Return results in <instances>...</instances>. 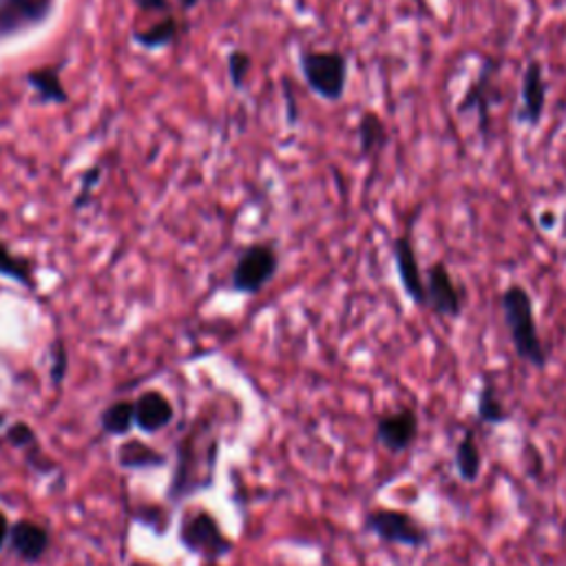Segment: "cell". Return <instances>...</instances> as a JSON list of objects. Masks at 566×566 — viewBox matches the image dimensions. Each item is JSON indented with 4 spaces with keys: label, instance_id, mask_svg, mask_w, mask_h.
I'll list each match as a JSON object with an SVG mask.
<instances>
[{
    "label": "cell",
    "instance_id": "cell-16",
    "mask_svg": "<svg viewBox=\"0 0 566 566\" xmlns=\"http://www.w3.org/2000/svg\"><path fill=\"white\" fill-rule=\"evenodd\" d=\"M482 450L476 441V434L467 430L454 447V469L465 484H476L482 476Z\"/></svg>",
    "mask_w": 566,
    "mask_h": 566
},
{
    "label": "cell",
    "instance_id": "cell-30",
    "mask_svg": "<svg viewBox=\"0 0 566 566\" xmlns=\"http://www.w3.org/2000/svg\"><path fill=\"white\" fill-rule=\"evenodd\" d=\"M128 566H151V564H145V562H133V564H128Z\"/></svg>",
    "mask_w": 566,
    "mask_h": 566
},
{
    "label": "cell",
    "instance_id": "cell-23",
    "mask_svg": "<svg viewBox=\"0 0 566 566\" xmlns=\"http://www.w3.org/2000/svg\"><path fill=\"white\" fill-rule=\"evenodd\" d=\"M250 69H253V58L246 51L237 49V51H233L229 56V76H231L235 89L244 87V83H246V78L250 74Z\"/></svg>",
    "mask_w": 566,
    "mask_h": 566
},
{
    "label": "cell",
    "instance_id": "cell-11",
    "mask_svg": "<svg viewBox=\"0 0 566 566\" xmlns=\"http://www.w3.org/2000/svg\"><path fill=\"white\" fill-rule=\"evenodd\" d=\"M175 418L173 403L158 390L142 392L135 401V428L145 434L167 430Z\"/></svg>",
    "mask_w": 566,
    "mask_h": 566
},
{
    "label": "cell",
    "instance_id": "cell-19",
    "mask_svg": "<svg viewBox=\"0 0 566 566\" xmlns=\"http://www.w3.org/2000/svg\"><path fill=\"white\" fill-rule=\"evenodd\" d=\"M27 85L38 94V98L42 102H51V104H64L69 100L66 89L62 87L58 69L51 66H42V69H34L27 74Z\"/></svg>",
    "mask_w": 566,
    "mask_h": 566
},
{
    "label": "cell",
    "instance_id": "cell-12",
    "mask_svg": "<svg viewBox=\"0 0 566 566\" xmlns=\"http://www.w3.org/2000/svg\"><path fill=\"white\" fill-rule=\"evenodd\" d=\"M520 96H522V107L518 120L529 126L540 124L546 109V81H544L542 64L538 60H529L525 66Z\"/></svg>",
    "mask_w": 566,
    "mask_h": 566
},
{
    "label": "cell",
    "instance_id": "cell-8",
    "mask_svg": "<svg viewBox=\"0 0 566 566\" xmlns=\"http://www.w3.org/2000/svg\"><path fill=\"white\" fill-rule=\"evenodd\" d=\"M424 288H428V308L443 319H458L465 310V293L454 281L447 263L436 261L424 274Z\"/></svg>",
    "mask_w": 566,
    "mask_h": 566
},
{
    "label": "cell",
    "instance_id": "cell-22",
    "mask_svg": "<svg viewBox=\"0 0 566 566\" xmlns=\"http://www.w3.org/2000/svg\"><path fill=\"white\" fill-rule=\"evenodd\" d=\"M177 29H180L177 21L169 14V16H162V19H160L156 25H151L149 29L135 32V34H133V40H135L139 47H145V49L167 47V45H171V42L177 38Z\"/></svg>",
    "mask_w": 566,
    "mask_h": 566
},
{
    "label": "cell",
    "instance_id": "cell-28",
    "mask_svg": "<svg viewBox=\"0 0 566 566\" xmlns=\"http://www.w3.org/2000/svg\"><path fill=\"white\" fill-rule=\"evenodd\" d=\"M197 3H199V0H180V5H182L184 10H193Z\"/></svg>",
    "mask_w": 566,
    "mask_h": 566
},
{
    "label": "cell",
    "instance_id": "cell-18",
    "mask_svg": "<svg viewBox=\"0 0 566 566\" xmlns=\"http://www.w3.org/2000/svg\"><path fill=\"white\" fill-rule=\"evenodd\" d=\"M135 428V401H115L100 414V430L107 436H128Z\"/></svg>",
    "mask_w": 566,
    "mask_h": 566
},
{
    "label": "cell",
    "instance_id": "cell-2",
    "mask_svg": "<svg viewBox=\"0 0 566 566\" xmlns=\"http://www.w3.org/2000/svg\"><path fill=\"white\" fill-rule=\"evenodd\" d=\"M501 306L518 359L536 370H544L549 366V352L538 330L533 299L529 291L520 286V283H509L503 293Z\"/></svg>",
    "mask_w": 566,
    "mask_h": 566
},
{
    "label": "cell",
    "instance_id": "cell-15",
    "mask_svg": "<svg viewBox=\"0 0 566 566\" xmlns=\"http://www.w3.org/2000/svg\"><path fill=\"white\" fill-rule=\"evenodd\" d=\"M115 460L126 471H147V469H160L167 467L169 458L160 450L147 445L139 439H128L118 445Z\"/></svg>",
    "mask_w": 566,
    "mask_h": 566
},
{
    "label": "cell",
    "instance_id": "cell-32",
    "mask_svg": "<svg viewBox=\"0 0 566 566\" xmlns=\"http://www.w3.org/2000/svg\"><path fill=\"white\" fill-rule=\"evenodd\" d=\"M414 3H416V5H420V8L424 5V3H422V0H414Z\"/></svg>",
    "mask_w": 566,
    "mask_h": 566
},
{
    "label": "cell",
    "instance_id": "cell-4",
    "mask_svg": "<svg viewBox=\"0 0 566 566\" xmlns=\"http://www.w3.org/2000/svg\"><path fill=\"white\" fill-rule=\"evenodd\" d=\"M180 544L204 562H220L231 555L235 542L222 531L218 518L206 509L186 514L180 525Z\"/></svg>",
    "mask_w": 566,
    "mask_h": 566
},
{
    "label": "cell",
    "instance_id": "cell-25",
    "mask_svg": "<svg viewBox=\"0 0 566 566\" xmlns=\"http://www.w3.org/2000/svg\"><path fill=\"white\" fill-rule=\"evenodd\" d=\"M100 169H91V171H87L85 175H83V195L76 199V206H85V201H87V195L94 190V186H96V180H100Z\"/></svg>",
    "mask_w": 566,
    "mask_h": 566
},
{
    "label": "cell",
    "instance_id": "cell-5",
    "mask_svg": "<svg viewBox=\"0 0 566 566\" xmlns=\"http://www.w3.org/2000/svg\"><path fill=\"white\" fill-rule=\"evenodd\" d=\"M302 74L317 96L336 102L347 85V58L339 51H306L302 56Z\"/></svg>",
    "mask_w": 566,
    "mask_h": 566
},
{
    "label": "cell",
    "instance_id": "cell-1",
    "mask_svg": "<svg viewBox=\"0 0 566 566\" xmlns=\"http://www.w3.org/2000/svg\"><path fill=\"white\" fill-rule=\"evenodd\" d=\"M218 450L220 443L210 434V424L195 422V428L177 445V465L169 487V499L173 503H182L184 499H190L193 493L212 484Z\"/></svg>",
    "mask_w": 566,
    "mask_h": 566
},
{
    "label": "cell",
    "instance_id": "cell-3",
    "mask_svg": "<svg viewBox=\"0 0 566 566\" xmlns=\"http://www.w3.org/2000/svg\"><path fill=\"white\" fill-rule=\"evenodd\" d=\"M364 531L387 546L428 549L432 544V529L416 516L396 507H374L364 516Z\"/></svg>",
    "mask_w": 566,
    "mask_h": 566
},
{
    "label": "cell",
    "instance_id": "cell-14",
    "mask_svg": "<svg viewBox=\"0 0 566 566\" xmlns=\"http://www.w3.org/2000/svg\"><path fill=\"white\" fill-rule=\"evenodd\" d=\"M5 443H8L10 447L23 452L27 465H29L36 473H40V476H49L51 471L58 469V465H56L51 458H47V454L42 452L40 441H38V434H36V430L32 428L29 422H25V420H14V422L10 424V428H8V432H5Z\"/></svg>",
    "mask_w": 566,
    "mask_h": 566
},
{
    "label": "cell",
    "instance_id": "cell-6",
    "mask_svg": "<svg viewBox=\"0 0 566 566\" xmlns=\"http://www.w3.org/2000/svg\"><path fill=\"white\" fill-rule=\"evenodd\" d=\"M279 257L272 246L255 244L242 253L233 270V291L242 295H257L274 279Z\"/></svg>",
    "mask_w": 566,
    "mask_h": 566
},
{
    "label": "cell",
    "instance_id": "cell-9",
    "mask_svg": "<svg viewBox=\"0 0 566 566\" xmlns=\"http://www.w3.org/2000/svg\"><path fill=\"white\" fill-rule=\"evenodd\" d=\"M392 253H394L396 272H398L405 295L418 308H428V288H424V279L420 274V266H418V257H416V248H414L409 231H405L403 235H398L394 239Z\"/></svg>",
    "mask_w": 566,
    "mask_h": 566
},
{
    "label": "cell",
    "instance_id": "cell-13",
    "mask_svg": "<svg viewBox=\"0 0 566 566\" xmlns=\"http://www.w3.org/2000/svg\"><path fill=\"white\" fill-rule=\"evenodd\" d=\"M493 69H495V62L493 60H487L480 69V74L476 78V83L469 87V91L465 94V100L458 104V113H469V111H476L478 118H480V133L487 137L489 135V109L491 104L499 100V91H495L493 87Z\"/></svg>",
    "mask_w": 566,
    "mask_h": 566
},
{
    "label": "cell",
    "instance_id": "cell-26",
    "mask_svg": "<svg viewBox=\"0 0 566 566\" xmlns=\"http://www.w3.org/2000/svg\"><path fill=\"white\" fill-rule=\"evenodd\" d=\"M133 3L142 12H162L164 16H169V10H171L169 0H133Z\"/></svg>",
    "mask_w": 566,
    "mask_h": 566
},
{
    "label": "cell",
    "instance_id": "cell-29",
    "mask_svg": "<svg viewBox=\"0 0 566 566\" xmlns=\"http://www.w3.org/2000/svg\"><path fill=\"white\" fill-rule=\"evenodd\" d=\"M5 424H8V416H5L3 411H0V432H3Z\"/></svg>",
    "mask_w": 566,
    "mask_h": 566
},
{
    "label": "cell",
    "instance_id": "cell-17",
    "mask_svg": "<svg viewBox=\"0 0 566 566\" xmlns=\"http://www.w3.org/2000/svg\"><path fill=\"white\" fill-rule=\"evenodd\" d=\"M476 418H478L480 424H489V428H501V424L512 420V414L505 407L501 392L491 379H482V385L478 390Z\"/></svg>",
    "mask_w": 566,
    "mask_h": 566
},
{
    "label": "cell",
    "instance_id": "cell-10",
    "mask_svg": "<svg viewBox=\"0 0 566 566\" xmlns=\"http://www.w3.org/2000/svg\"><path fill=\"white\" fill-rule=\"evenodd\" d=\"M8 546L21 562L38 564L51 546V533L34 520H16L12 522Z\"/></svg>",
    "mask_w": 566,
    "mask_h": 566
},
{
    "label": "cell",
    "instance_id": "cell-31",
    "mask_svg": "<svg viewBox=\"0 0 566 566\" xmlns=\"http://www.w3.org/2000/svg\"><path fill=\"white\" fill-rule=\"evenodd\" d=\"M204 566H218V562H204Z\"/></svg>",
    "mask_w": 566,
    "mask_h": 566
},
{
    "label": "cell",
    "instance_id": "cell-7",
    "mask_svg": "<svg viewBox=\"0 0 566 566\" xmlns=\"http://www.w3.org/2000/svg\"><path fill=\"white\" fill-rule=\"evenodd\" d=\"M418 432H420V418L416 409L407 405L396 411L381 414L374 424L377 443L394 456L409 452L418 439Z\"/></svg>",
    "mask_w": 566,
    "mask_h": 566
},
{
    "label": "cell",
    "instance_id": "cell-27",
    "mask_svg": "<svg viewBox=\"0 0 566 566\" xmlns=\"http://www.w3.org/2000/svg\"><path fill=\"white\" fill-rule=\"evenodd\" d=\"M10 529H12L10 518L3 512H0V551H3L10 542Z\"/></svg>",
    "mask_w": 566,
    "mask_h": 566
},
{
    "label": "cell",
    "instance_id": "cell-20",
    "mask_svg": "<svg viewBox=\"0 0 566 566\" xmlns=\"http://www.w3.org/2000/svg\"><path fill=\"white\" fill-rule=\"evenodd\" d=\"M0 276H8L25 288H36L34 261L16 255L8 244L0 242Z\"/></svg>",
    "mask_w": 566,
    "mask_h": 566
},
{
    "label": "cell",
    "instance_id": "cell-21",
    "mask_svg": "<svg viewBox=\"0 0 566 566\" xmlns=\"http://www.w3.org/2000/svg\"><path fill=\"white\" fill-rule=\"evenodd\" d=\"M357 137H359V149L364 156L379 153L387 145L385 122L374 111L364 113V118L359 120V126H357Z\"/></svg>",
    "mask_w": 566,
    "mask_h": 566
},
{
    "label": "cell",
    "instance_id": "cell-24",
    "mask_svg": "<svg viewBox=\"0 0 566 566\" xmlns=\"http://www.w3.org/2000/svg\"><path fill=\"white\" fill-rule=\"evenodd\" d=\"M66 372H69V354H66V347L62 341H56L51 345V366H49V377H51V383L56 387H60L66 379Z\"/></svg>",
    "mask_w": 566,
    "mask_h": 566
}]
</instances>
